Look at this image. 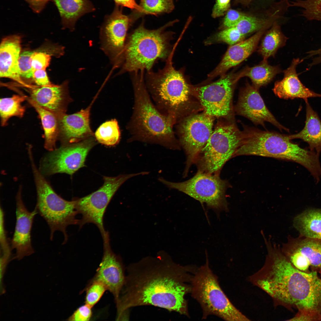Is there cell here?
Returning a JSON list of instances; mask_svg holds the SVG:
<instances>
[{
	"instance_id": "f546056e",
	"label": "cell",
	"mask_w": 321,
	"mask_h": 321,
	"mask_svg": "<svg viewBox=\"0 0 321 321\" xmlns=\"http://www.w3.org/2000/svg\"><path fill=\"white\" fill-rule=\"evenodd\" d=\"M26 98L24 96L14 95L11 97L0 99V114L2 126H5L9 119L12 117H21L23 116L25 108L22 103Z\"/></svg>"
},
{
	"instance_id": "4dcf8cb0",
	"label": "cell",
	"mask_w": 321,
	"mask_h": 321,
	"mask_svg": "<svg viewBox=\"0 0 321 321\" xmlns=\"http://www.w3.org/2000/svg\"><path fill=\"white\" fill-rule=\"evenodd\" d=\"M121 136L118 122L115 119L103 123L95 133V137L97 141L107 146L117 144L120 140Z\"/></svg>"
},
{
	"instance_id": "7a4b0ae2",
	"label": "cell",
	"mask_w": 321,
	"mask_h": 321,
	"mask_svg": "<svg viewBox=\"0 0 321 321\" xmlns=\"http://www.w3.org/2000/svg\"><path fill=\"white\" fill-rule=\"evenodd\" d=\"M144 71L132 73L133 93L132 111L126 128L129 143L156 144L171 150L181 147L174 127L176 122L157 109L147 91Z\"/></svg>"
},
{
	"instance_id": "e0dca14e",
	"label": "cell",
	"mask_w": 321,
	"mask_h": 321,
	"mask_svg": "<svg viewBox=\"0 0 321 321\" xmlns=\"http://www.w3.org/2000/svg\"><path fill=\"white\" fill-rule=\"evenodd\" d=\"M235 108L237 114L247 118L256 125L264 127L265 122H268L281 131H289L276 120L268 109L258 89L248 83L241 90Z\"/></svg>"
},
{
	"instance_id": "d6986e66",
	"label": "cell",
	"mask_w": 321,
	"mask_h": 321,
	"mask_svg": "<svg viewBox=\"0 0 321 321\" xmlns=\"http://www.w3.org/2000/svg\"><path fill=\"white\" fill-rule=\"evenodd\" d=\"M92 104L75 113L64 114L59 118V136L62 141L75 143L93 136L90 125Z\"/></svg>"
},
{
	"instance_id": "f6af8a7d",
	"label": "cell",
	"mask_w": 321,
	"mask_h": 321,
	"mask_svg": "<svg viewBox=\"0 0 321 321\" xmlns=\"http://www.w3.org/2000/svg\"><path fill=\"white\" fill-rule=\"evenodd\" d=\"M316 317L312 314L298 312L293 317L288 321H314L319 320Z\"/></svg>"
},
{
	"instance_id": "603a6c76",
	"label": "cell",
	"mask_w": 321,
	"mask_h": 321,
	"mask_svg": "<svg viewBox=\"0 0 321 321\" xmlns=\"http://www.w3.org/2000/svg\"><path fill=\"white\" fill-rule=\"evenodd\" d=\"M21 40V36L17 35L2 39L0 45V77L11 78L25 84L21 79L18 67Z\"/></svg>"
},
{
	"instance_id": "836d02e7",
	"label": "cell",
	"mask_w": 321,
	"mask_h": 321,
	"mask_svg": "<svg viewBox=\"0 0 321 321\" xmlns=\"http://www.w3.org/2000/svg\"><path fill=\"white\" fill-rule=\"evenodd\" d=\"M107 289L102 282L92 279L85 289V304L92 308L100 300Z\"/></svg>"
},
{
	"instance_id": "60d3db41",
	"label": "cell",
	"mask_w": 321,
	"mask_h": 321,
	"mask_svg": "<svg viewBox=\"0 0 321 321\" xmlns=\"http://www.w3.org/2000/svg\"><path fill=\"white\" fill-rule=\"evenodd\" d=\"M230 0H217L212 10V16L215 18L223 16L228 10Z\"/></svg>"
},
{
	"instance_id": "d590c367",
	"label": "cell",
	"mask_w": 321,
	"mask_h": 321,
	"mask_svg": "<svg viewBox=\"0 0 321 321\" xmlns=\"http://www.w3.org/2000/svg\"><path fill=\"white\" fill-rule=\"evenodd\" d=\"M245 36L235 27H234L226 28L219 32L215 36L214 40L224 42L231 45L243 40Z\"/></svg>"
},
{
	"instance_id": "8d00e7d4",
	"label": "cell",
	"mask_w": 321,
	"mask_h": 321,
	"mask_svg": "<svg viewBox=\"0 0 321 321\" xmlns=\"http://www.w3.org/2000/svg\"><path fill=\"white\" fill-rule=\"evenodd\" d=\"M34 51H25L21 54L18 60V67L20 77L32 78L34 71L32 65V57Z\"/></svg>"
},
{
	"instance_id": "cb8c5ba5",
	"label": "cell",
	"mask_w": 321,
	"mask_h": 321,
	"mask_svg": "<svg viewBox=\"0 0 321 321\" xmlns=\"http://www.w3.org/2000/svg\"><path fill=\"white\" fill-rule=\"evenodd\" d=\"M59 13L62 25L73 31L78 19L95 8L89 0H54Z\"/></svg>"
},
{
	"instance_id": "f35d334b",
	"label": "cell",
	"mask_w": 321,
	"mask_h": 321,
	"mask_svg": "<svg viewBox=\"0 0 321 321\" xmlns=\"http://www.w3.org/2000/svg\"><path fill=\"white\" fill-rule=\"evenodd\" d=\"M92 308L85 304L79 307L69 318V320L74 321L89 320L92 315Z\"/></svg>"
},
{
	"instance_id": "ba28073f",
	"label": "cell",
	"mask_w": 321,
	"mask_h": 321,
	"mask_svg": "<svg viewBox=\"0 0 321 321\" xmlns=\"http://www.w3.org/2000/svg\"><path fill=\"white\" fill-rule=\"evenodd\" d=\"M244 134L233 122L219 121L195 164L198 170L219 175L222 167L243 143Z\"/></svg>"
},
{
	"instance_id": "f1b7e54d",
	"label": "cell",
	"mask_w": 321,
	"mask_h": 321,
	"mask_svg": "<svg viewBox=\"0 0 321 321\" xmlns=\"http://www.w3.org/2000/svg\"><path fill=\"white\" fill-rule=\"evenodd\" d=\"M287 39L279 26L275 23L262 38L258 52L263 59L267 60L273 56L279 48L285 45Z\"/></svg>"
},
{
	"instance_id": "8992f818",
	"label": "cell",
	"mask_w": 321,
	"mask_h": 321,
	"mask_svg": "<svg viewBox=\"0 0 321 321\" xmlns=\"http://www.w3.org/2000/svg\"><path fill=\"white\" fill-rule=\"evenodd\" d=\"M207 257L205 263L197 268L191 283L190 293L202 308V319L214 315L226 321L250 320L234 306L223 291Z\"/></svg>"
},
{
	"instance_id": "ac0fdd59",
	"label": "cell",
	"mask_w": 321,
	"mask_h": 321,
	"mask_svg": "<svg viewBox=\"0 0 321 321\" xmlns=\"http://www.w3.org/2000/svg\"><path fill=\"white\" fill-rule=\"evenodd\" d=\"M21 188L16 196V221L14 234L11 241L12 249H15L17 258L20 259L34 252L31 240V230L37 211L35 208L29 211L23 202Z\"/></svg>"
},
{
	"instance_id": "3957f363",
	"label": "cell",
	"mask_w": 321,
	"mask_h": 321,
	"mask_svg": "<svg viewBox=\"0 0 321 321\" xmlns=\"http://www.w3.org/2000/svg\"><path fill=\"white\" fill-rule=\"evenodd\" d=\"M243 143L233 157L255 155L294 162L306 168L312 176L321 171L319 155L293 143L288 135L244 126Z\"/></svg>"
},
{
	"instance_id": "bcb514c9",
	"label": "cell",
	"mask_w": 321,
	"mask_h": 321,
	"mask_svg": "<svg viewBox=\"0 0 321 321\" xmlns=\"http://www.w3.org/2000/svg\"><path fill=\"white\" fill-rule=\"evenodd\" d=\"M238 2L244 4H247L252 0H236Z\"/></svg>"
},
{
	"instance_id": "ab89813d",
	"label": "cell",
	"mask_w": 321,
	"mask_h": 321,
	"mask_svg": "<svg viewBox=\"0 0 321 321\" xmlns=\"http://www.w3.org/2000/svg\"><path fill=\"white\" fill-rule=\"evenodd\" d=\"M245 15L237 11L230 9L224 18L223 25L226 28L235 27Z\"/></svg>"
},
{
	"instance_id": "44dd1931",
	"label": "cell",
	"mask_w": 321,
	"mask_h": 321,
	"mask_svg": "<svg viewBox=\"0 0 321 321\" xmlns=\"http://www.w3.org/2000/svg\"><path fill=\"white\" fill-rule=\"evenodd\" d=\"M299 58L293 59L290 65L283 71L284 76L280 81L275 82L273 90L279 98L285 99L321 97L306 87L300 80L296 72L297 65L303 61Z\"/></svg>"
},
{
	"instance_id": "8fae6325",
	"label": "cell",
	"mask_w": 321,
	"mask_h": 321,
	"mask_svg": "<svg viewBox=\"0 0 321 321\" xmlns=\"http://www.w3.org/2000/svg\"><path fill=\"white\" fill-rule=\"evenodd\" d=\"M214 118L204 112L194 113L182 118L175 125L180 145L187 157L184 176H186L191 166L195 163L210 137L213 130Z\"/></svg>"
},
{
	"instance_id": "d4e9b609",
	"label": "cell",
	"mask_w": 321,
	"mask_h": 321,
	"mask_svg": "<svg viewBox=\"0 0 321 321\" xmlns=\"http://www.w3.org/2000/svg\"><path fill=\"white\" fill-rule=\"evenodd\" d=\"M306 105V119L305 126L299 133L288 135L292 140L298 139L307 143L310 150L319 154L321 152V121L317 114L312 109L307 100Z\"/></svg>"
},
{
	"instance_id": "277c9868",
	"label": "cell",
	"mask_w": 321,
	"mask_h": 321,
	"mask_svg": "<svg viewBox=\"0 0 321 321\" xmlns=\"http://www.w3.org/2000/svg\"><path fill=\"white\" fill-rule=\"evenodd\" d=\"M171 55L164 67L157 72L147 71L144 79L147 91L155 105L163 115L177 122L188 116L193 102L190 88L181 72L173 67Z\"/></svg>"
},
{
	"instance_id": "1f68e13d",
	"label": "cell",
	"mask_w": 321,
	"mask_h": 321,
	"mask_svg": "<svg viewBox=\"0 0 321 321\" xmlns=\"http://www.w3.org/2000/svg\"><path fill=\"white\" fill-rule=\"evenodd\" d=\"M291 6L300 8V15L307 20L321 22V0H295Z\"/></svg>"
},
{
	"instance_id": "74e56055",
	"label": "cell",
	"mask_w": 321,
	"mask_h": 321,
	"mask_svg": "<svg viewBox=\"0 0 321 321\" xmlns=\"http://www.w3.org/2000/svg\"><path fill=\"white\" fill-rule=\"evenodd\" d=\"M50 54L42 52L34 51L32 57V65L34 71L36 70H45L50 63Z\"/></svg>"
},
{
	"instance_id": "484cf974",
	"label": "cell",
	"mask_w": 321,
	"mask_h": 321,
	"mask_svg": "<svg viewBox=\"0 0 321 321\" xmlns=\"http://www.w3.org/2000/svg\"><path fill=\"white\" fill-rule=\"evenodd\" d=\"M293 225L300 236L321 240V209L306 210L294 218Z\"/></svg>"
},
{
	"instance_id": "52a82bcc",
	"label": "cell",
	"mask_w": 321,
	"mask_h": 321,
	"mask_svg": "<svg viewBox=\"0 0 321 321\" xmlns=\"http://www.w3.org/2000/svg\"><path fill=\"white\" fill-rule=\"evenodd\" d=\"M31 164L37 193L35 209L49 227L51 240H53L54 232L59 231L64 235L63 243L64 244L68 239L67 226L78 225L79 220L76 218L78 213L75 201L66 200L56 194L37 169L34 162Z\"/></svg>"
},
{
	"instance_id": "ffe728a7",
	"label": "cell",
	"mask_w": 321,
	"mask_h": 321,
	"mask_svg": "<svg viewBox=\"0 0 321 321\" xmlns=\"http://www.w3.org/2000/svg\"><path fill=\"white\" fill-rule=\"evenodd\" d=\"M67 84L66 81L60 85L34 88L31 91L30 98L59 118L65 114L67 105L71 100Z\"/></svg>"
},
{
	"instance_id": "30bf717a",
	"label": "cell",
	"mask_w": 321,
	"mask_h": 321,
	"mask_svg": "<svg viewBox=\"0 0 321 321\" xmlns=\"http://www.w3.org/2000/svg\"><path fill=\"white\" fill-rule=\"evenodd\" d=\"M145 171L120 174L115 177H104L103 185L98 190L83 197L75 199V207L81 215L78 225L81 228L85 224L93 223L99 229L102 237L106 233L103 226V218L111 199L120 187L128 180L135 176L146 174Z\"/></svg>"
},
{
	"instance_id": "b9f144b4",
	"label": "cell",
	"mask_w": 321,
	"mask_h": 321,
	"mask_svg": "<svg viewBox=\"0 0 321 321\" xmlns=\"http://www.w3.org/2000/svg\"><path fill=\"white\" fill-rule=\"evenodd\" d=\"M32 78L35 83L40 86H52L55 85L51 83L45 70H39L34 71Z\"/></svg>"
},
{
	"instance_id": "9c48e42d",
	"label": "cell",
	"mask_w": 321,
	"mask_h": 321,
	"mask_svg": "<svg viewBox=\"0 0 321 321\" xmlns=\"http://www.w3.org/2000/svg\"><path fill=\"white\" fill-rule=\"evenodd\" d=\"M158 180L167 188L185 193L202 204L205 203L216 213L228 211L226 192L229 185L219 175L198 171L193 177L182 182H170L162 177Z\"/></svg>"
},
{
	"instance_id": "5bb4252c",
	"label": "cell",
	"mask_w": 321,
	"mask_h": 321,
	"mask_svg": "<svg viewBox=\"0 0 321 321\" xmlns=\"http://www.w3.org/2000/svg\"><path fill=\"white\" fill-rule=\"evenodd\" d=\"M235 76L223 75L218 80L205 86L193 88V95L199 100L204 112L213 117L231 115Z\"/></svg>"
},
{
	"instance_id": "2e32d148",
	"label": "cell",
	"mask_w": 321,
	"mask_h": 321,
	"mask_svg": "<svg viewBox=\"0 0 321 321\" xmlns=\"http://www.w3.org/2000/svg\"><path fill=\"white\" fill-rule=\"evenodd\" d=\"M281 251L297 269L307 270L309 266L321 268V240L291 237L282 245Z\"/></svg>"
},
{
	"instance_id": "4fadbf2b",
	"label": "cell",
	"mask_w": 321,
	"mask_h": 321,
	"mask_svg": "<svg viewBox=\"0 0 321 321\" xmlns=\"http://www.w3.org/2000/svg\"><path fill=\"white\" fill-rule=\"evenodd\" d=\"M96 143L92 136L78 142L67 143L51 151L42 160V172L49 175L58 173L72 175L84 166L88 154Z\"/></svg>"
},
{
	"instance_id": "ee69618b",
	"label": "cell",
	"mask_w": 321,
	"mask_h": 321,
	"mask_svg": "<svg viewBox=\"0 0 321 321\" xmlns=\"http://www.w3.org/2000/svg\"><path fill=\"white\" fill-rule=\"evenodd\" d=\"M29 4L34 12L37 13L41 12L50 0H25Z\"/></svg>"
},
{
	"instance_id": "d6a6232c",
	"label": "cell",
	"mask_w": 321,
	"mask_h": 321,
	"mask_svg": "<svg viewBox=\"0 0 321 321\" xmlns=\"http://www.w3.org/2000/svg\"><path fill=\"white\" fill-rule=\"evenodd\" d=\"M144 15L157 16L171 12L174 9L173 0H140Z\"/></svg>"
},
{
	"instance_id": "83f0119b",
	"label": "cell",
	"mask_w": 321,
	"mask_h": 321,
	"mask_svg": "<svg viewBox=\"0 0 321 321\" xmlns=\"http://www.w3.org/2000/svg\"><path fill=\"white\" fill-rule=\"evenodd\" d=\"M27 98L41 119L44 132L45 148L51 151L54 150L56 141L59 136L58 118L53 113L38 105L30 97Z\"/></svg>"
},
{
	"instance_id": "9a60e30c",
	"label": "cell",
	"mask_w": 321,
	"mask_h": 321,
	"mask_svg": "<svg viewBox=\"0 0 321 321\" xmlns=\"http://www.w3.org/2000/svg\"><path fill=\"white\" fill-rule=\"evenodd\" d=\"M102 238L103 256L92 279L100 281L104 285L107 289L113 295L117 304L124 286L125 275L121 259L111 248L109 233L107 232Z\"/></svg>"
},
{
	"instance_id": "7c38bea8",
	"label": "cell",
	"mask_w": 321,
	"mask_h": 321,
	"mask_svg": "<svg viewBox=\"0 0 321 321\" xmlns=\"http://www.w3.org/2000/svg\"><path fill=\"white\" fill-rule=\"evenodd\" d=\"M122 7L116 4L106 15L100 29V48L114 67H121L128 31L135 21L131 15L124 14Z\"/></svg>"
},
{
	"instance_id": "4316f807",
	"label": "cell",
	"mask_w": 321,
	"mask_h": 321,
	"mask_svg": "<svg viewBox=\"0 0 321 321\" xmlns=\"http://www.w3.org/2000/svg\"><path fill=\"white\" fill-rule=\"evenodd\" d=\"M281 71L278 66H271L267 60L263 59L259 64L252 67L247 66L235 76L237 81L240 78L247 77L251 80L253 85L259 89L266 85Z\"/></svg>"
},
{
	"instance_id": "7dc6e473",
	"label": "cell",
	"mask_w": 321,
	"mask_h": 321,
	"mask_svg": "<svg viewBox=\"0 0 321 321\" xmlns=\"http://www.w3.org/2000/svg\"><path fill=\"white\" fill-rule=\"evenodd\" d=\"M320 274L321 275V268L320 269Z\"/></svg>"
},
{
	"instance_id": "6da1fadb",
	"label": "cell",
	"mask_w": 321,
	"mask_h": 321,
	"mask_svg": "<svg viewBox=\"0 0 321 321\" xmlns=\"http://www.w3.org/2000/svg\"><path fill=\"white\" fill-rule=\"evenodd\" d=\"M196 267L178 264L167 254L147 257L130 264L119 301L118 318L130 308L151 305L189 317L185 295L191 292Z\"/></svg>"
},
{
	"instance_id": "7402d4cb",
	"label": "cell",
	"mask_w": 321,
	"mask_h": 321,
	"mask_svg": "<svg viewBox=\"0 0 321 321\" xmlns=\"http://www.w3.org/2000/svg\"><path fill=\"white\" fill-rule=\"evenodd\" d=\"M263 32L262 30L259 31L248 38L230 45L220 63L208 76L213 78L224 75L229 69L246 59L256 49Z\"/></svg>"
},
{
	"instance_id": "5b68a950",
	"label": "cell",
	"mask_w": 321,
	"mask_h": 321,
	"mask_svg": "<svg viewBox=\"0 0 321 321\" xmlns=\"http://www.w3.org/2000/svg\"><path fill=\"white\" fill-rule=\"evenodd\" d=\"M177 21H170L158 29L149 30L142 21L127 38L118 74L149 71L158 60L166 61L172 54L171 41L174 33L166 30Z\"/></svg>"
},
{
	"instance_id": "7bdbcfd3",
	"label": "cell",
	"mask_w": 321,
	"mask_h": 321,
	"mask_svg": "<svg viewBox=\"0 0 321 321\" xmlns=\"http://www.w3.org/2000/svg\"><path fill=\"white\" fill-rule=\"evenodd\" d=\"M116 4L130 8L136 12L139 17L144 15V11L135 0H113Z\"/></svg>"
},
{
	"instance_id": "e575fe53",
	"label": "cell",
	"mask_w": 321,
	"mask_h": 321,
	"mask_svg": "<svg viewBox=\"0 0 321 321\" xmlns=\"http://www.w3.org/2000/svg\"><path fill=\"white\" fill-rule=\"evenodd\" d=\"M266 22L264 19L245 15L235 27L242 34L246 36L255 31L262 30Z\"/></svg>"
}]
</instances>
